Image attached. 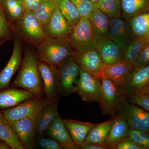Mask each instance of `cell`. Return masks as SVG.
<instances>
[{
    "label": "cell",
    "instance_id": "obj_33",
    "mask_svg": "<svg viewBox=\"0 0 149 149\" xmlns=\"http://www.w3.org/2000/svg\"><path fill=\"white\" fill-rule=\"evenodd\" d=\"M95 4L109 18L122 17L120 0H99Z\"/></svg>",
    "mask_w": 149,
    "mask_h": 149
},
{
    "label": "cell",
    "instance_id": "obj_5",
    "mask_svg": "<svg viewBox=\"0 0 149 149\" xmlns=\"http://www.w3.org/2000/svg\"><path fill=\"white\" fill-rule=\"evenodd\" d=\"M67 38L77 52L97 49L99 41L87 17H81L77 24L72 28Z\"/></svg>",
    "mask_w": 149,
    "mask_h": 149
},
{
    "label": "cell",
    "instance_id": "obj_46",
    "mask_svg": "<svg viewBox=\"0 0 149 149\" xmlns=\"http://www.w3.org/2000/svg\"><path fill=\"white\" fill-rule=\"evenodd\" d=\"M91 1H92L93 2L95 3H97V2L99 0H91Z\"/></svg>",
    "mask_w": 149,
    "mask_h": 149
},
{
    "label": "cell",
    "instance_id": "obj_17",
    "mask_svg": "<svg viewBox=\"0 0 149 149\" xmlns=\"http://www.w3.org/2000/svg\"><path fill=\"white\" fill-rule=\"evenodd\" d=\"M21 47L20 42L17 40H15L10 58L4 68L0 72V90L8 86L14 74L20 66L22 60Z\"/></svg>",
    "mask_w": 149,
    "mask_h": 149
},
{
    "label": "cell",
    "instance_id": "obj_42",
    "mask_svg": "<svg viewBox=\"0 0 149 149\" xmlns=\"http://www.w3.org/2000/svg\"><path fill=\"white\" fill-rule=\"evenodd\" d=\"M82 149H107L105 144L90 143L84 144L80 148Z\"/></svg>",
    "mask_w": 149,
    "mask_h": 149
},
{
    "label": "cell",
    "instance_id": "obj_13",
    "mask_svg": "<svg viewBox=\"0 0 149 149\" xmlns=\"http://www.w3.org/2000/svg\"><path fill=\"white\" fill-rule=\"evenodd\" d=\"M136 68L133 64L123 60L115 64L104 65L102 77H107L118 86L122 87L127 83Z\"/></svg>",
    "mask_w": 149,
    "mask_h": 149
},
{
    "label": "cell",
    "instance_id": "obj_15",
    "mask_svg": "<svg viewBox=\"0 0 149 149\" xmlns=\"http://www.w3.org/2000/svg\"><path fill=\"white\" fill-rule=\"evenodd\" d=\"M43 28L47 37L56 39L67 38L72 29L58 7L52 15L47 24Z\"/></svg>",
    "mask_w": 149,
    "mask_h": 149
},
{
    "label": "cell",
    "instance_id": "obj_16",
    "mask_svg": "<svg viewBox=\"0 0 149 149\" xmlns=\"http://www.w3.org/2000/svg\"><path fill=\"white\" fill-rule=\"evenodd\" d=\"M46 131L48 136L57 141L61 145L63 149H77L63 120L59 114L52 121Z\"/></svg>",
    "mask_w": 149,
    "mask_h": 149
},
{
    "label": "cell",
    "instance_id": "obj_12",
    "mask_svg": "<svg viewBox=\"0 0 149 149\" xmlns=\"http://www.w3.org/2000/svg\"><path fill=\"white\" fill-rule=\"evenodd\" d=\"M8 122L15 131L24 148L33 149L36 143L37 134L34 119L25 118Z\"/></svg>",
    "mask_w": 149,
    "mask_h": 149
},
{
    "label": "cell",
    "instance_id": "obj_9",
    "mask_svg": "<svg viewBox=\"0 0 149 149\" xmlns=\"http://www.w3.org/2000/svg\"><path fill=\"white\" fill-rule=\"evenodd\" d=\"M118 113H120L130 128L149 132V112L135 104L126 101Z\"/></svg>",
    "mask_w": 149,
    "mask_h": 149
},
{
    "label": "cell",
    "instance_id": "obj_45",
    "mask_svg": "<svg viewBox=\"0 0 149 149\" xmlns=\"http://www.w3.org/2000/svg\"><path fill=\"white\" fill-rule=\"evenodd\" d=\"M6 41V39H0V46L3 45Z\"/></svg>",
    "mask_w": 149,
    "mask_h": 149
},
{
    "label": "cell",
    "instance_id": "obj_41",
    "mask_svg": "<svg viewBox=\"0 0 149 149\" xmlns=\"http://www.w3.org/2000/svg\"><path fill=\"white\" fill-rule=\"evenodd\" d=\"M42 0H23L25 10L34 12L40 6Z\"/></svg>",
    "mask_w": 149,
    "mask_h": 149
},
{
    "label": "cell",
    "instance_id": "obj_43",
    "mask_svg": "<svg viewBox=\"0 0 149 149\" xmlns=\"http://www.w3.org/2000/svg\"><path fill=\"white\" fill-rule=\"evenodd\" d=\"M143 94H149V83L133 95H143Z\"/></svg>",
    "mask_w": 149,
    "mask_h": 149
},
{
    "label": "cell",
    "instance_id": "obj_18",
    "mask_svg": "<svg viewBox=\"0 0 149 149\" xmlns=\"http://www.w3.org/2000/svg\"><path fill=\"white\" fill-rule=\"evenodd\" d=\"M113 118L109 135L105 143L107 149L113 147L128 137L130 128L123 116L120 113Z\"/></svg>",
    "mask_w": 149,
    "mask_h": 149
},
{
    "label": "cell",
    "instance_id": "obj_40",
    "mask_svg": "<svg viewBox=\"0 0 149 149\" xmlns=\"http://www.w3.org/2000/svg\"><path fill=\"white\" fill-rule=\"evenodd\" d=\"M113 149H141L135 144L129 137L125 138L120 143L116 145Z\"/></svg>",
    "mask_w": 149,
    "mask_h": 149
},
{
    "label": "cell",
    "instance_id": "obj_32",
    "mask_svg": "<svg viewBox=\"0 0 149 149\" xmlns=\"http://www.w3.org/2000/svg\"><path fill=\"white\" fill-rule=\"evenodd\" d=\"M58 7L62 14L72 28L80 21L81 16L78 10L70 0H58Z\"/></svg>",
    "mask_w": 149,
    "mask_h": 149
},
{
    "label": "cell",
    "instance_id": "obj_22",
    "mask_svg": "<svg viewBox=\"0 0 149 149\" xmlns=\"http://www.w3.org/2000/svg\"><path fill=\"white\" fill-rule=\"evenodd\" d=\"M70 135L77 149L84 145L88 133L95 124L72 119L63 120Z\"/></svg>",
    "mask_w": 149,
    "mask_h": 149
},
{
    "label": "cell",
    "instance_id": "obj_7",
    "mask_svg": "<svg viewBox=\"0 0 149 149\" xmlns=\"http://www.w3.org/2000/svg\"><path fill=\"white\" fill-rule=\"evenodd\" d=\"M77 92L83 101L100 102L101 98V79L80 69L77 85Z\"/></svg>",
    "mask_w": 149,
    "mask_h": 149
},
{
    "label": "cell",
    "instance_id": "obj_23",
    "mask_svg": "<svg viewBox=\"0 0 149 149\" xmlns=\"http://www.w3.org/2000/svg\"><path fill=\"white\" fill-rule=\"evenodd\" d=\"M36 96L29 91L16 89L0 92V108H6L16 106Z\"/></svg>",
    "mask_w": 149,
    "mask_h": 149
},
{
    "label": "cell",
    "instance_id": "obj_25",
    "mask_svg": "<svg viewBox=\"0 0 149 149\" xmlns=\"http://www.w3.org/2000/svg\"><path fill=\"white\" fill-rule=\"evenodd\" d=\"M0 140L13 149H25L15 131L0 111Z\"/></svg>",
    "mask_w": 149,
    "mask_h": 149
},
{
    "label": "cell",
    "instance_id": "obj_10",
    "mask_svg": "<svg viewBox=\"0 0 149 149\" xmlns=\"http://www.w3.org/2000/svg\"><path fill=\"white\" fill-rule=\"evenodd\" d=\"M20 29L24 36L34 44H38L47 37L42 25L32 12L26 11L19 22Z\"/></svg>",
    "mask_w": 149,
    "mask_h": 149
},
{
    "label": "cell",
    "instance_id": "obj_1",
    "mask_svg": "<svg viewBox=\"0 0 149 149\" xmlns=\"http://www.w3.org/2000/svg\"><path fill=\"white\" fill-rule=\"evenodd\" d=\"M41 78L35 56L31 51H26L14 86L31 92L36 97H41L43 92Z\"/></svg>",
    "mask_w": 149,
    "mask_h": 149
},
{
    "label": "cell",
    "instance_id": "obj_6",
    "mask_svg": "<svg viewBox=\"0 0 149 149\" xmlns=\"http://www.w3.org/2000/svg\"><path fill=\"white\" fill-rule=\"evenodd\" d=\"M43 99L35 97L3 111L8 121H14L25 118L34 119L43 108L55 99Z\"/></svg>",
    "mask_w": 149,
    "mask_h": 149
},
{
    "label": "cell",
    "instance_id": "obj_20",
    "mask_svg": "<svg viewBox=\"0 0 149 149\" xmlns=\"http://www.w3.org/2000/svg\"><path fill=\"white\" fill-rule=\"evenodd\" d=\"M97 49L105 65L115 64L123 60V50L110 38L99 40Z\"/></svg>",
    "mask_w": 149,
    "mask_h": 149
},
{
    "label": "cell",
    "instance_id": "obj_44",
    "mask_svg": "<svg viewBox=\"0 0 149 149\" xmlns=\"http://www.w3.org/2000/svg\"><path fill=\"white\" fill-rule=\"evenodd\" d=\"M10 148H11L6 143L3 141L2 142V141H0V149H8Z\"/></svg>",
    "mask_w": 149,
    "mask_h": 149
},
{
    "label": "cell",
    "instance_id": "obj_21",
    "mask_svg": "<svg viewBox=\"0 0 149 149\" xmlns=\"http://www.w3.org/2000/svg\"><path fill=\"white\" fill-rule=\"evenodd\" d=\"M58 102L55 99L44 107L34 119L35 130L38 135H42L48 126L58 115Z\"/></svg>",
    "mask_w": 149,
    "mask_h": 149
},
{
    "label": "cell",
    "instance_id": "obj_8",
    "mask_svg": "<svg viewBox=\"0 0 149 149\" xmlns=\"http://www.w3.org/2000/svg\"><path fill=\"white\" fill-rule=\"evenodd\" d=\"M72 56L80 69L100 79L105 65L97 49L75 51Z\"/></svg>",
    "mask_w": 149,
    "mask_h": 149
},
{
    "label": "cell",
    "instance_id": "obj_38",
    "mask_svg": "<svg viewBox=\"0 0 149 149\" xmlns=\"http://www.w3.org/2000/svg\"><path fill=\"white\" fill-rule=\"evenodd\" d=\"M130 103L141 107L149 112V94L134 95L129 96Z\"/></svg>",
    "mask_w": 149,
    "mask_h": 149
},
{
    "label": "cell",
    "instance_id": "obj_34",
    "mask_svg": "<svg viewBox=\"0 0 149 149\" xmlns=\"http://www.w3.org/2000/svg\"><path fill=\"white\" fill-rule=\"evenodd\" d=\"M128 137L141 149H149V132L130 128Z\"/></svg>",
    "mask_w": 149,
    "mask_h": 149
},
{
    "label": "cell",
    "instance_id": "obj_26",
    "mask_svg": "<svg viewBox=\"0 0 149 149\" xmlns=\"http://www.w3.org/2000/svg\"><path fill=\"white\" fill-rule=\"evenodd\" d=\"M128 22L134 36L149 38V10L133 16Z\"/></svg>",
    "mask_w": 149,
    "mask_h": 149
},
{
    "label": "cell",
    "instance_id": "obj_19",
    "mask_svg": "<svg viewBox=\"0 0 149 149\" xmlns=\"http://www.w3.org/2000/svg\"><path fill=\"white\" fill-rule=\"evenodd\" d=\"M149 83V63L136 68L130 74L127 83L121 87L126 97L132 95Z\"/></svg>",
    "mask_w": 149,
    "mask_h": 149
},
{
    "label": "cell",
    "instance_id": "obj_37",
    "mask_svg": "<svg viewBox=\"0 0 149 149\" xmlns=\"http://www.w3.org/2000/svg\"><path fill=\"white\" fill-rule=\"evenodd\" d=\"M149 63V38L146 39L143 47L138 59L134 63L136 68H141Z\"/></svg>",
    "mask_w": 149,
    "mask_h": 149
},
{
    "label": "cell",
    "instance_id": "obj_36",
    "mask_svg": "<svg viewBox=\"0 0 149 149\" xmlns=\"http://www.w3.org/2000/svg\"><path fill=\"white\" fill-rule=\"evenodd\" d=\"M10 34V27L6 17L4 11L0 0V39H6Z\"/></svg>",
    "mask_w": 149,
    "mask_h": 149
},
{
    "label": "cell",
    "instance_id": "obj_24",
    "mask_svg": "<svg viewBox=\"0 0 149 149\" xmlns=\"http://www.w3.org/2000/svg\"><path fill=\"white\" fill-rule=\"evenodd\" d=\"M88 17L99 40L110 38V18L106 15L96 8Z\"/></svg>",
    "mask_w": 149,
    "mask_h": 149
},
{
    "label": "cell",
    "instance_id": "obj_35",
    "mask_svg": "<svg viewBox=\"0 0 149 149\" xmlns=\"http://www.w3.org/2000/svg\"><path fill=\"white\" fill-rule=\"evenodd\" d=\"M75 6L81 17H88L96 8L95 3L91 0H70Z\"/></svg>",
    "mask_w": 149,
    "mask_h": 149
},
{
    "label": "cell",
    "instance_id": "obj_30",
    "mask_svg": "<svg viewBox=\"0 0 149 149\" xmlns=\"http://www.w3.org/2000/svg\"><path fill=\"white\" fill-rule=\"evenodd\" d=\"M58 7V0H42L39 7L33 13L43 27L47 24Z\"/></svg>",
    "mask_w": 149,
    "mask_h": 149
},
{
    "label": "cell",
    "instance_id": "obj_31",
    "mask_svg": "<svg viewBox=\"0 0 149 149\" xmlns=\"http://www.w3.org/2000/svg\"><path fill=\"white\" fill-rule=\"evenodd\" d=\"M146 40L134 36L123 50V60L134 65L141 54Z\"/></svg>",
    "mask_w": 149,
    "mask_h": 149
},
{
    "label": "cell",
    "instance_id": "obj_2",
    "mask_svg": "<svg viewBox=\"0 0 149 149\" xmlns=\"http://www.w3.org/2000/svg\"><path fill=\"white\" fill-rule=\"evenodd\" d=\"M37 50L41 61L57 66L75 52L67 38L56 39L49 37L38 45Z\"/></svg>",
    "mask_w": 149,
    "mask_h": 149
},
{
    "label": "cell",
    "instance_id": "obj_14",
    "mask_svg": "<svg viewBox=\"0 0 149 149\" xmlns=\"http://www.w3.org/2000/svg\"><path fill=\"white\" fill-rule=\"evenodd\" d=\"M38 68L43 80V88L47 98L50 100L57 98L58 66L41 61L38 62Z\"/></svg>",
    "mask_w": 149,
    "mask_h": 149
},
{
    "label": "cell",
    "instance_id": "obj_39",
    "mask_svg": "<svg viewBox=\"0 0 149 149\" xmlns=\"http://www.w3.org/2000/svg\"><path fill=\"white\" fill-rule=\"evenodd\" d=\"M38 146L45 149H61L62 146L60 144L53 139L40 138L37 141Z\"/></svg>",
    "mask_w": 149,
    "mask_h": 149
},
{
    "label": "cell",
    "instance_id": "obj_3",
    "mask_svg": "<svg viewBox=\"0 0 149 149\" xmlns=\"http://www.w3.org/2000/svg\"><path fill=\"white\" fill-rule=\"evenodd\" d=\"M102 83V94L99 102L102 113L114 118L116 116L127 97L121 87L118 86L110 79L104 77L100 78Z\"/></svg>",
    "mask_w": 149,
    "mask_h": 149
},
{
    "label": "cell",
    "instance_id": "obj_29",
    "mask_svg": "<svg viewBox=\"0 0 149 149\" xmlns=\"http://www.w3.org/2000/svg\"><path fill=\"white\" fill-rule=\"evenodd\" d=\"M6 15L11 21L19 22L26 11L23 0H1Z\"/></svg>",
    "mask_w": 149,
    "mask_h": 149
},
{
    "label": "cell",
    "instance_id": "obj_27",
    "mask_svg": "<svg viewBox=\"0 0 149 149\" xmlns=\"http://www.w3.org/2000/svg\"><path fill=\"white\" fill-rule=\"evenodd\" d=\"M113 121L112 118L102 123L95 124L88 133L84 144H105L109 135Z\"/></svg>",
    "mask_w": 149,
    "mask_h": 149
},
{
    "label": "cell",
    "instance_id": "obj_11",
    "mask_svg": "<svg viewBox=\"0 0 149 149\" xmlns=\"http://www.w3.org/2000/svg\"><path fill=\"white\" fill-rule=\"evenodd\" d=\"M110 38L123 49L134 37L128 21L122 17L110 18Z\"/></svg>",
    "mask_w": 149,
    "mask_h": 149
},
{
    "label": "cell",
    "instance_id": "obj_28",
    "mask_svg": "<svg viewBox=\"0 0 149 149\" xmlns=\"http://www.w3.org/2000/svg\"><path fill=\"white\" fill-rule=\"evenodd\" d=\"M122 17L128 21L136 15L148 10L149 0H120Z\"/></svg>",
    "mask_w": 149,
    "mask_h": 149
},
{
    "label": "cell",
    "instance_id": "obj_4",
    "mask_svg": "<svg viewBox=\"0 0 149 149\" xmlns=\"http://www.w3.org/2000/svg\"><path fill=\"white\" fill-rule=\"evenodd\" d=\"M80 70L72 55L68 57L59 65L57 83L58 95L64 97L77 93V85Z\"/></svg>",
    "mask_w": 149,
    "mask_h": 149
}]
</instances>
